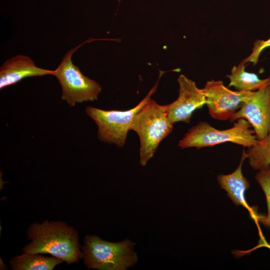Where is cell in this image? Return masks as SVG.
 Wrapping results in <instances>:
<instances>
[{
  "label": "cell",
  "mask_w": 270,
  "mask_h": 270,
  "mask_svg": "<svg viewBox=\"0 0 270 270\" xmlns=\"http://www.w3.org/2000/svg\"><path fill=\"white\" fill-rule=\"evenodd\" d=\"M209 114L220 120H230L250 96L252 92L233 91L221 80H211L202 88Z\"/></svg>",
  "instance_id": "cell-7"
},
{
  "label": "cell",
  "mask_w": 270,
  "mask_h": 270,
  "mask_svg": "<svg viewBox=\"0 0 270 270\" xmlns=\"http://www.w3.org/2000/svg\"><path fill=\"white\" fill-rule=\"evenodd\" d=\"M255 178L264 191L267 205L268 214L266 216H259L260 220L270 228V164L266 168L259 170Z\"/></svg>",
  "instance_id": "cell-15"
},
{
  "label": "cell",
  "mask_w": 270,
  "mask_h": 270,
  "mask_svg": "<svg viewBox=\"0 0 270 270\" xmlns=\"http://www.w3.org/2000/svg\"><path fill=\"white\" fill-rule=\"evenodd\" d=\"M0 270H6L7 269V266L4 264L2 260L0 259Z\"/></svg>",
  "instance_id": "cell-17"
},
{
  "label": "cell",
  "mask_w": 270,
  "mask_h": 270,
  "mask_svg": "<svg viewBox=\"0 0 270 270\" xmlns=\"http://www.w3.org/2000/svg\"><path fill=\"white\" fill-rule=\"evenodd\" d=\"M164 106L150 98L136 116L130 127L140 140V162L145 166L152 158L160 142L172 131Z\"/></svg>",
  "instance_id": "cell-3"
},
{
  "label": "cell",
  "mask_w": 270,
  "mask_h": 270,
  "mask_svg": "<svg viewBox=\"0 0 270 270\" xmlns=\"http://www.w3.org/2000/svg\"><path fill=\"white\" fill-rule=\"evenodd\" d=\"M178 81V96L174 102L164 105L166 112L172 124L178 122L189 124L194 112L206 104V96L202 90L184 75L180 74Z\"/></svg>",
  "instance_id": "cell-9"
},
{
  "label": "cell",
  "mask_w": 270,
  "mask_h": 270,
  "mask_svg": "<svg viewBox=\"0 0 270 270\" xmlns=\"http://www.w3.org/2000/svg\"><path fill=\"white\" fill-rule=\"evenodd\" d=\"M26 234L32 242L22 248L24 252L50 254L68 264L82 258L78 232L66 222L46 220L41 224H32Z\"/></svg>",
  "instance_id": "cell-1"
},
{
  "label": "cell",
  "mask_w": 270,
  "mask_h": 270,
  "mask_svg": "<svg viewBox=\"0 0 270 270\" xmlns=\"http://www.w3.org/2000/svg\"><path fill=\"white\" fill-rule=\"evenodd\" d=\"M158 82L136 106L126 110H106L88 106L86 112L98 128V138L101 142L122 148L136 114L148 103L156 92Z\"/></svg>",
  "instance_id": "cell-5"
},
{
  "label": "cell",
  "mask_w": 270,
  "mask_h": 270,
  "mask_svg": "<svg viewBox=\"0 0 270 270\" xmlns=\"http://www.w3.org/2000/svg\"><path fill=\"white\" fill-rule=\"evenodd\" d=\"M54 70L38 67L29 57L18 54L5 62L0 68V90L27 77L54 75Z\"/></svg>",
  "instance_id": "cell-10"
},
{
  "label": "cell",
  "mask_w": 270,
  "mask_h": 270,
  "mask_svg": "<svg viewBox=\"0 0 270 270\" xmlns=\"http://www.w3.org/2000/svg\"><path fill=\"white\" fill-rule=\"evenodd\" d=\"M134 246L128 238L112 242L96 235H86L82 246L84 264L88 269L126 270L138 262Z\"/></svg>",
  "instance_id": "cell-2"
},
{
  "label": "cell",
  "mask_w": 270,
  "mask_h": 270,
  "mask_svg": "<svg viewBox=\"0 0 270 270\" xmlns=\"http://www.w3.org/2000/svg\"><path fill=\"white\" fill-rule=\"evenodd\" d=\"M86 42L70 50L54 70V76L56 77L62 87V99L71 107L76 103L98 100L102 90L97 82L84 76L72 61V54Z\"/></svg>",
  "instance_id": "cell-6"
},
{
  "label": "cell",
  "mask_w": 270,
  "mask_h": 270,
  "mask_svg": "<svg viewBox=\"0 0 270 270\" xmlns=\"http://www.w3.org/2000/svg\"><path fill=\"white\" fill-rule=\"evenodd\" d=\"M250 167L255 170L266 168L270 164V131L262 140L246 151Z\"/></svg>",
  "instance_id": "cell-14"
},
{
  "label": "cell",
  "mask_w": 270,
  "mask_h": 270,
  "mask_svg": "<svg viewBox=\"0 0 270 270\" xmlns=\"http://www.w3.org/2000/svg\"><path fill=\"white\" fill-rule=\"evenodd\" d=\"M247 120L258 140L264 138L270 131V84L252 92L248 98L229 120Z\"/></svg>",
  "instance_id": "cell-8"
},
{
  "label": "cell",
  "mask_w": 270,
  "mask_h": 270,
  "mask_svg": "<svg viewBox=\"0 0 270 270\" xmlns=\"http://www.w3.org/2000/svg\"><path fill=\"white\" fill-rule=\"evenodd\" d=\"M247 158L246 150H243L240 163L236 169L228 174H220L217 176V180L220 187L227 192V195L236 206H242L248 210L252 217L258 216L250 207L246 202L245 191L249 188L250 182L242 172L244 162Z\"/></svg>",
  "instance_id": "cell-11"
},
{
  "label": "cell",
  "mask_w": 270,
  "mask_h": 270,
  "mask_svg": "<svg viewBox=\"0 0 270 270\" xmlns=\"http://www.w3.org/2000/svg\"><path fill=\"white\" fill-rule=\"evenodd\" d=\"M270 47V38L266 40H256L253 44L251 54L242 60L244 63L252 62L253 66L257 64L261 52L266 48Z\"/></svg>",
  "instance_id": "cell-16"
},
{
  "label": "cell",
  "mask_w": 270,
  "mask_h": 270,
  "mask_svg": "<svg viewBox=\"0 0 270 270\" xmlns=\"http://www.w3.org/2000/svg\"><path fill=\"white\" fill-rule=\"evenodd\" d=\"M245 64L242 60L226 75L230 80L228 87L234 86L240 91L254 92L270 84V76L261 79L256 74L246 72Z\"/></svg>",
  "instance_id": "cell-12"
},
{
  "label": "cell",
  "mask_w": 270,
  "mask_h": 270,
  "mask_svg": "<svg viewBox=\"0 0 270 270\" xmlns=\"http://www.w3.org/2000/svg\"><path fill=\"white\" fill-rule=\"evenodd\" d=\"M251 126L244 118H239L232 127L218 130L204 121L200 122L190 128L178 142L182 148H196L198 149L230 142L249 148L258 140Z\"/></svg>",
  "instance_id": "cell-4"
},
{
  "label": "cell",
  "mask_w": 270,
  "mask_h": 270,
  "mask_svg": "<svg viewBox=\"0 0 270 270\" xmlns=\"http://www.w3.org/2000/svg\"><path fill=\"white\" fill-rule=\"evenodd\" d=\"M64 261L56 257L24 252L12 258L10 264L14 270H52Z\"/></svg>",
  "instance_id": "cell-13"
}]
</instances>
